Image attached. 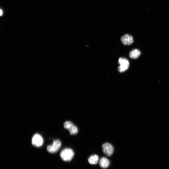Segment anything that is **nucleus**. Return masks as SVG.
<instances>
[{"mask_svg": "<svg viewBox=\"0 0 169 169\" xmlns=\"http://www.w3.org/2000/svg\"><path fill=\"white\" fill-rule=\"evenodd\" d=\"M60 155L63 160L65 162H69L73 159L74 156V153L71 149L66 148L62 150Z\"/></svg>", "mask_w": 169, "mask_h": 169, "instance_id": "obj_1", "label": "nucleus"}, {"mask_svg": "<svg viewBox=\"0 0 169 169\" xmlns=\"http://www.w3.org/2000/svg\"><path fill=\"white\" fill-rule=\"evenodd\" d=\"M61 146V143L60 141L59 140H55L52 145L47 146V151L51 153H56L60 149Z\"/></svg>", "mask_w": 169, "mask_h": 169, "instance_id": "obj_2", "label": "nucleus"}, {"mask_svg": "<svg viewBox=\"0 0 169 169\" xmlns=\"http://www.w3.org/2000/svg\"><path fill=\"white\" fill-rule=\"evenodd\" d=\"M118 63L120 66L118 67V71L120 73L124 72L127 70L130 65L128 60L126 58H119Z\"/></svg>", "mask_w": 169, "mask_h": 169, "instance_id": "obj_3", "label": "nucleus"}, {"mask_svg": "<svg viewBox=\"0 0 169 169\" xmlns=\"http://www.w3.org/2000/svg\"><path fill=\"white\" fill-rule=\"evenodd\" d=\"M103 153L108 156H112L114 151V148L111 144L109 143H104L102 146Z\"/></svg>", "mask_w": 169, "mask_h": 169, "instance_id": "obj_4", "label": "nucleus"}, {"mask_svg": "<svg viewBox=\"0 0 169 169\" xmlns=\"http://www.w3.org/2000/svg\"><path fill=\"white\" fill-rule=\"evenodd\" d=\"M43 143V139L41 135L36 134L34 135L32 139V145L37 147L41 146Z\"/></svg>", "mask_w": 169, "mask_h": 169, "instance_id": "obj_5", "label": "nucleus"}, {"mask_svg": "<svg viewBox=\"0 0 169 169\" xmlns=\"http://www.w3.org/2000/svg\"><path fill=\"white\" fill-rule=\"evenodd\" d=\"M121 41L122 43L125 45H130L133 43V39L131 36L126 34L122 36L121 38Z\"/></svg>", "mask_w": 169, "mask_h": 169, "instance_id": "obj_6", "label": "nucleus"}, {"mask_svg": "<svg viewBox=\"0 0 169 169\" xmlns=\"http://www.w3.org/2000/svg\"><path fill=\"white\" fill-rule=\"evenodd\" d=\"M99 164L100 167L103 169L108 168L110 165L109 160L106 158H101L99 160Z\"/></svg>", "mask_w": 169, "mask_h": 169, "instance_id": "obj_7", "label": "nucleus"}, {"mask_svg": "<svg viewBox=\"0 0 169 169\" xmlns=\"http://www.w3.org/2000/svg\"><path fill=\"white\" fill-rule=\"evenodd\" d=\"M88 160L89 163L91 164H96L99 161V157L97 155H92L89 158Z\"/></svg>", "mask_w": 169, "mask_h": 169, "instance_id": "obj_8", "label": "nucleus"}, {"mask_svg": "<svg viewBox=\"0 0 169 169\" xmlns=\"http://www.w3.org/2000/svg\"><path fill=\"white\" fill-rule=\"evenodd\" d=\"M141 55V52L138 49H134L131 51L130 53V57L132 59H136L139 57Z\"/></svg>", "mask_w": 169, "mask_h": 169, "instance_id": "obj_9", "label": "nucleus"}, {"mask_svg": "<svg viewBox=\"0 0 169 169\" xmlns=\"http://www.w3.org/2000/svg\"><path fill=\"white\" fill-rule=\"evenodd\" d=\"M70 134L71 135H75L78 134V128L75 125H73L69 130Z\"/></svg>", "mask_w": 169, "mask_h": 169, "instance_id": "obj_10", "label": "nucleus"}, {"mask_svg": "<svg viewBox=\"0 0 169 169\" xmlns=\"http://www.w3.org/2000/svg\"><path fill=\"white\" fill-rule=\"evenodd\" d=\"M73 125H74L73 124V123L71 121H67L64 123V127L65 129L69 130Z\"/></svg>", "mask_w": 169, "mask_h": 169, "instance_id": "obj_11", "label": "nucleus"}, {"mask_svg": "<svg viewBox=\"0 0 169 169\" xmlns=\"http://www.w3.org/2000/svg\"><path fill=\"white\" fill-rule=\"evenodd\" d=\"M3 14V11H2V10H1V11H0V15H1V16H2V15Z\"/></svg>", "mask_w": 169, "mask_h": 169, "instance_id": "obj_12", "label": "nucleus"}]
</instances>
